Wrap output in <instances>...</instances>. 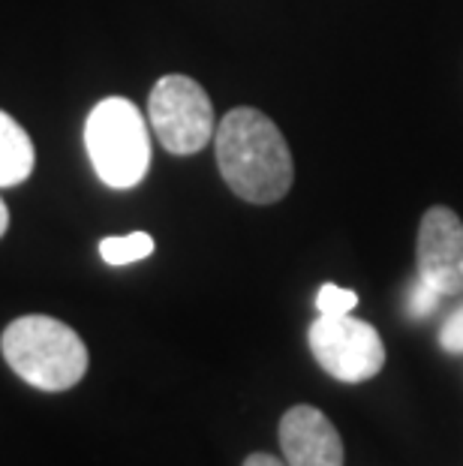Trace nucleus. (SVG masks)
<instances>
[{
	"instance_id": "12",
	"label": "nucleus",
	"mask_w": 463,
	"mask_h": 466,
	"mask_svg": "<svg viewBox=\"0 0 463 466\" xmlns=\"http://www.w3.org/2000/svg\"><path fill=\"white\" fill-rule=\"evenodd\" d=\"M439 343H442V350H446V352H455V355L463 352V304L448 316L446 325H442Z\"/></svg>"
},
{
	"instance_id": "5",
	"label": "nucleus",
	"mask_w": 463,
	"mask_h": 466,
	"mask_svg": "<svg viewBox=\"0 0 463 466\" xmlns=\"http://www.w3.org/2000/svg\"><path fill=\"white\" fill-rule=\"evenodd\" d=\"M310 352L337 382H367L386 364V343L373 325L356 316H319L310 325Z\"/></svg>"
},
{
	"instance_id": "8",
	"label": "nucleus",
	"mask_w": 463,
	"mask_h": 466,
	"mask_svg": "<svg viewBox=\"0 0 463 466\" xmlns=\"http://www.w3.org/2000/svg\"><path fill=\"white\" fill-rule=\"evenodd\" d=\"M36 163L34 142L15 117L0 112V187H15L31 177Z\"/></svg>"
},
{
	"instance_id": "9",
	"label": "nucleus",
	"mask_w": 463,
	"mask_h": 466,
	"mask_svg": "<svg viewBox=\"0 0 463 466\" xmlns=\"http://www.w3.org/2000/svg\"><path fill=\"white\" fill-rule=\"evenodd\" d=\"M151 253H154V238L147 232L103 238L100 241V256L108 265H130V262L145 259V256H151Z\"/></svg>"
},
{
	"instance_id": "1",
	"label": "nucleus",
	"mask_w": 463,
	"mask_h": 466,
	"mask_svg": "<svg viewBox=\"0 0 463 466\" xmlns=\"http://www.w3.org/2000/svg\"><path fill=\"white\" fill-rule=\"evenodd\" d=\"M216 166L238 199L250 205L280 202L295 181L292 151L280 127L259 108H232L214 133Z\"/></svg>"
},
{
	"instance_id": "7",
	"label": "nucleus",
	"mask_w": 463,
	"mask_h": 466,
	"mask_svg": "<svg viewBox=\"0 0 463 466\" xmlns=\"http://www.w3.org/2000/svg\"><path fill=\"white\" fill-rule=\"evenodd\" d=\"M280 449L289 466H343L347 449L331 419L317 406H289L280 419Z\"/></svg>"
},
{
	"instance_id": "3",
	"label": "nucleus",
	"mask_w": 463,
	"mask_h": 466,
	"mask_svg": "<svg viewBox=\"0 0 463 466\" xmlns=\"http://www.w3.org/2000/svg\"><path fill=\"white\" fill-rule=\"evenodd\" d=\"M85 145L100 181L112 190H130L147 175L151 138L142 112L124 96L96 103L85 124Z\"/></svg>"
},
{
	"instance_id": "2",
	"label": "nucleus",
	"mask_w": 463,
	"mask_h": 466,
	"mask_svg": "<svg viewBox=\"0 0 463 466\" xmlns=\"http://www.w3.org/2000/svg\"><path fill=\"white\" fill-rule=\"evenodd\" d=\"M0 352L18 380L39 391H70L87 373V346L70 325L45 313L18 316L0 334Z\"/></svg>"
},
{
	"instance_id": "6",
	"label": "nucleus",
	"mask_w": 463,
	"mask_h": 466,
	"mask_svg": "<svg viewBox=\"0 0 463 466\" xmlns=\"http://www.w3.org/2000/svg\"><path fill=\"white\" fill-rule=\"evenodd\" d=\"M418 277L439 295L463 292V223L446 205L428 208L421 217Z\"/></svg>"
},
{
	"instance_id": "4",
	"label": "nucleus",
	"mask_w": 463,
	"mask_h": 466,
	"mask_svg": "<svg viewBox=\"0 0 463 466\" xmlns=\"http://www.w3.org/2000/svg\"><path fill=\"white\" fill-rule=\"evenodd\" d=\"M147 117L160 145L178 157L199 154L216 133L211 96L196 78L178 73L163 76L154 85L147 96Z\"/></svg>"
},
{
	"instance_id": "11",
	"label": "nucleus",
	"mask_w": 463,
	"mask_h": 466,
	"mask_svg": "<svg viewBox=\"0 0 463 466\" xmlns=\"http://www.w3.org/2000/svg\"><path fill=\"white\" fill-rule=\"evenodd\" d=\"M439 299H442V295L433 289L430 283H425L418 277V280L412 283V289H409V313L418 316V319H425V316H430L439 307Z\"/></svg>"
},
{
	"instance_id": "13",
	"label": "nucleus",
	"mask_w": 463,
	"mask_h": 466,
	"mask_svg": "<svg viewBox=\"0 0 463 466\" xmlns=\"http://www.w3.org/2000/svg\"><path fill=\"white\" fill-rule=\"evenodd\" d=\"M244 466H289L286 461H277L274 454H265V451H253L247 461H244Z\"/></svg>"
},
{
	"instance_id": "10",
	"label": "nucleus",
	"mask_w": 463,
	"mask_h": 466,
	"mask_svg": "<svg viewBox=\"0 0 463 466\" xmlns=\"http://www.w3.org/2000/svg\"><path fill=\"white\" fill-rule=\"evenodd\" d=\"M358 304V295L352 289H340L334 283H325L319 295H317V307H319V316H343V313H352Z\"/></svg>"
},
{
	"instance_id": "14",
	"label": "nucleus",
	"mask_w": 463,
	"mask_h": 466,
	"mask_svg": "<svg viewBox=\"0 0 463 466\" xmlns=\"http://www.w3.org/2000/svg\"><path fill=\"white\" fill-rule=\"evenodd\" d=\"M6 229H9V208L4 199H0V238L6 235Z\"/></svg>"
}]
</instances>
